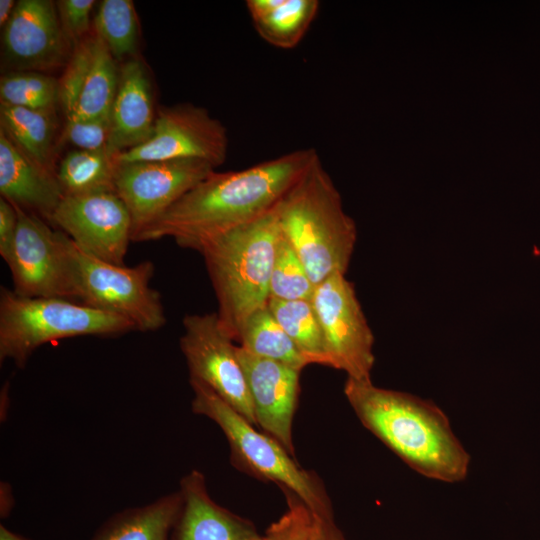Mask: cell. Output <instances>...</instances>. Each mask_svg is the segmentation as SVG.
<instances>
[{"mask_svg":"<svg viewBox=\"0 0 540 540\" xmlns=\"http://www.w3.org/2000/svg\"><path fill=\"white\" fill-rule=\"evenodd\" d=\"M50 221L88 254L124 265L132 222L116 192L65 195Z\"/></svg>","mask_w":540,"mask_h":540,"instance_id":"7c38bea8","label":"cell"},{"mask_svg":"<svg viewBox=\"0 0 540 540\" xmlns=\"http://www.w3.org/2000/svg\"><path fill=\"white\" fill-rule=\"evenodd\" d=\"M182 324L184 332L180 337V349L188 366L189 378L208 385L257 426L237 346L221 328L217 313L188 314Z\"/></svg>","mask_w":540,"mask_h":540,"instance_id":"30bf717a","label":"cell"},{"mask_svg":"<svg viewBox=\"0 0 540 540\" xmlns=\"http://www.w3.org/2000/svg\"><path fill=\"white\" fill-rule=\"evenodd\" d=\"M285 494L288 509L268 528L263 540H311L315 515L295 495Z\"/></svg>","mask_w":540,"mask_h":540,"instance_id":"f546056e","label":"cell"},{"mask_svg":"<svg viewBox=\"0 0 540 540\" xmlns=\"http://www.w3.org/2000/svg\"><path fill=\"white\" fill-rule=\"evenodd\" d=\"M225 126L203 108L190 103L161 107L152 137L142 145L118 153L117 162L199 159L215 168L227 158Z\"/></svg>","mask_w":540,"mask_h":540,"instance_id":"8fae6325","label":"cell"},{"mask_svg":"<svg viewBox=\"0 0 540 540\" xmlns=\"http://www.w3.org/2000/svg\"><path fill=\"white\" fill-rule=\"evenodd\" d=\"M110 117L66 121L63 140L78 150H101L108 148Z\"/></svg>","mask_w":540,"mask_h":540,"instance_id":"4dcf8cb0","label":"cell"},{"mask_svg":"<svg viewBox=\"0 0 540 540\" xmlns=\"http://www.w3.org/2000/svg\"><path fill=\"white\" fill-rule=\"evenodd\" d=\"M180 520L175 540H261L254 526L216 504L203 473L193 470L180 480Z\"/></svg>","mask_w":540,"mask_h":540,"instance_id":"ac0fdd59","label":"cell"},{"mask_svg":"<svg viewBox=\"0 0 540 540\" xmlns=\"http://www.w3.org/2000/svg\"><path fill=\"white\" fill-rule=\"evenodd\" d=\"M275 208V207H274ZM281 231L275 210L203 242V256L223 331L237 341L248 317L268 305L269 283Z\"/></svg>","mask_w":540,"mask_h":540,"instance_id":"277c9868","label":"cell"},{"mask_svg":"<svg viewBox=\"0 0 540 540\" xmlns=\"http://www.w3.org/2000/svg\"><path fill=\"white\" fill-rule=\"evenodd\" d=\"M178 492L164 495L113 519L94 540H166L181 508Z\"/></svg>","mask_w":540,"mask_h":540,"instance_id":"44dd1931","label":"cell"},{"mask_svg":"<svg viewBox=\"0 0 540 540\" xmlns=\"http://www.w3.org/2000/svg\"><path fill=\"white\" fill-rule=\"evenodd\" d=\"M257 426L292 456V426L299 395L301 370L255 356L237 346Z\"/></svg>","mask_w":540,"mask_h":540,"instance_id":"9a60e30c","label":"cell"},{"mask_svg":"<svg viewBox=\"0 0 540 540\" xmlns=\"http://www.w3.org/2000/svg\"><path fill=\"white\" fill-rule=\"evenodd\" d=\"M135 331L126 319L79 302L24 297L0 289V360L22 368L40 346L78 336H116Z\"/></svg>","mask_w":540,"mask_h":540,"instance_id":"8992f818","label":"cell"},{"mask_svg":"<svg viewBox=\"0 0 540 540\" xmlns=\"http://www.w3.org/2000/svg\"><path fill=\"white\" fill-rule=\"evenodd\" d=\"M15 2L13 0H1L0 1V25L1 27L5 26L9 18L12 15V12L15 7Z\"/></svg>","mask_w":540,"mask_h":540,"instance_id":"e575fe53","label":"cell"},{"mask_svg":"<svg viewBox=\"0 0 540 540\" xmlns=\"http://www.w3.org/2000/svg\"><path fill=\"white\" fill-rule=\"evenodd\" d=\"M192 410L214 421L230 445L232 463L260 480L295 495L316 517L333 518L330 500L317 477L301 468L275 439L259 432L205 383L189 378Z\"/></svg>","mask_w":540,"mask_h":540,"instance_id":"5b68a950","label":"cell"},{"mask_svg":"<svg viewBox=\"0 0 540 540\" xmlns=\"http://www.w3.org/2000/svg\"><path fill=\"white\" fill-rule=\"evenodd\" d=\"M104 41L95 33L92 60L72 116L66 121L110 117L119 70Z\"/></svg>","mask_w":540,"mask_h":540,"instance_id":"603a6c76","label":"cell"},{"mask_svg":"<svg viewBox=\"0 0 540 540\" xmlns=\"http://www.w3.org/2000/svg\"><path fill=\"white\" fill-rule=\"evenodd\" d=\"M95 1L61 0L56 6L63 31L70 42H80L90 27V15Z\"/></svg>","mask_w":540,"mask_h":540,"instance_id":"1f68e13d","label":"cell"},{"mask_svg":"<svg viewBox=\"0 0 540 540\" xmlns=\"http://www.w3.org/2000/svg\"><path fill=\"white\" fill-rule=\"evenodd\" d=\"M246 7L258 35L280 49H293L318 14V0H247Z\"/></svg>","mask_w":540,"mask_h":540,"instance_id":"d6986e66","label":"cell"},{"mask_svg":"<svg viewBox=\"0 0 540 540\" xmlns=\"http://www.w3.org/2000/svg\"><path fill=\"white\" fill-rule=\"evenodd\" d=\"M70 41L57 6L48 0H20L4 26L6 57L23 71L45 70L68 63Z\"/></svg>","mask_w":540,"mask_h":540,"instance_id":"5bb4252c","label":"cell"},{"mask_svg":"<svg viewBox=\"0 0 540 540\" xmlns=\"http://www.w3.org/2000/svg\"><path fill=\"white\" fill-rule=\"evenodd\" d=\"M155 119L149 77L141 61L132 59L119 70L108 149L118 154L144 144L153 135Z\"/></svg>","mask_w":540,"mask_h":540,"instance_id":"e0dca14e","label":"cell"},{"mask_svg":"<svg viewBox=\"0 0 540 540\" xmlns=\"http://www.w3.org/2000/svg\"><path fill=\"white\" fill-rule=\"evenodd\" d=\"M344 394L363 426L414 471L446 483L466 478L470 455L433 401L352 378Z\"/></svg>","mask_w":540,"mask_h":540,"instance_id":"7a4b0ae2","label":"cell"},{"mask_svg":"<svg viewBox=\"0 0 540 540\" xmlns=\"http://www.w3.org/2000/svg\"><path fill=\"white\" fill-rule=\"evenodd\" d=\"M315 287L299 256L281 233L271 271L270 299L311 300Z\"/></svg>","mask_w":540,"mask_h":540,"instance_id":"83f0119b","label":"cell"},{"mask_svg":"<svg viewBox=\"0 0 540 540\" xmlns=\"http://www.w3.org/2000/svg\"><path fill=\"white\" fill-rule=\"evenodd\" d=\"M1 103L35 110H54L59 81L36 71H17L0 80Z\"/></svg>","mask_w":540,"mask_h":540,"instance_id":"4316f807","label":"cell"},{"mask_svg":"<svg viewBox=\"0 0 540 540\" xmlns=\"http://www.w3.org/2000/svg\"><path fill=\"white\" fill-rule=\"evenodd\" d=\"M249 353L301 370L308 365L298 348L277 322L268 305L245 321L238 340Z\"/></svg>","mask_w":540,"mask_h":540,"instance_id":"cb8c5ba5","label":"cell"},{"mask_svg":"<svg viewBox=\"0 0 540 540\" xmlns=\"http://www.w3.org/2000/svg\"><path fill=\"white\" fill-rule=\"evenodd\" d=\"M0 123V129L29 158L53 172L51 154L56 130L53 110H35L1 103Z\"/></svg>","mask_w":540,"mask_h":540,"instance_id":"ffe728a7","label":"cell"},{"mask_svg":"<svg viewBox=\"0 0 540 540\" xmlns=\"http://www.w3.org/2000/svg\"><path fill=\"white\" fill-rule=\"evenodd\" d=\"M268 308L309 364L329 366L322 328L311 300L269 299Z\"/></svg>","mask_w":540,"mask_h":540,"instance_id":"d4e9b609","label":"cell"},{"mask_svg":"<svg viewBox=\"0 0 540 540\" xmlns=\"http://www.w3.org/2000/svg\"><path fill=\"white\" fill-rule=\"evenodd\" d=\"M318 155L298 149L243 170L212 172L146 229L137 241L173 238L196 250L206 240L274 209Z\"/></svg>","mask_w":540,"mask_h":540,"instance_id":"6da1fadb","label":"cell"},{"mask_svg":"<svg viewBox=\"0 0 540 540\" xmlns=\"http://www.w3.org/2000/svg\"><path fill=\"white\" fill-rule=\"evenodd\" d=\"M16 209L17 232L6 263L13 291L24 297L73 300L62 232L53 230L41 217Z\"/></svg>","mask_w":540,"mask_h":540,"instance_id":"4fadbf2b","label":"cell"},{"mask_svg":"<svg viewBox=\"0 0 540 540\" xmlns=\"http://www.w3.org/2000/svg\"><path fill=\"white\" fill-rule=\"evenodd\" d=\"M18 226L16 206L5 198H0V255L8 262Z\"/></svg>","mask_w":540,"mask_h":540,"instance_id":"d6a6232c","label":"cell"},{"mask_svg":"<svg viewBox=\"0 0 540 540\" xmlns=\"http://www.w3.org/2000/svg\"><path fill=\"white\" fill-rule=\"evenodd\" d=\"M311 301L322 328L329 367L344 371L347 378L371 380L374 335L354 285L345 274L334 273L316 285Z\"/></svg>","mask_w":540,"mask_h":540,"instance_id":"ba28073f","label":"cell"},{"mask_svg":"<svg viewBox=\"0 0 540 540\" xmlns=\"http://www.w3.org/2000/svg\"><path fill=\"white\" fill-rule=\"evenodd\" d=\"M62 241L74 301L120 316L138 331H156L166 324L161 296L150 286L151 261L117 265L83 251L63 232Z\"/></svg>","mask_w":540,"mask_h":540,"instance_id":"52a82bcc","label":"cell"},{"mask_svg":"<svg viewBox=\"0 0 540 540\" xmlns=\"http://www.w3.org/2000/svg\"><path fill=\"white\" fill-rule=\"evenodd\" d=\"M311 540H345L341 531L335 525L333 518L315 516L314 531Z\"/></svg>","mask_w":540,"mask_h":540,"instance_id":"836d02e7","label":"cell"},{"mask_svg":"<svg viewBox=\"0 0 540 540\" xmlns=\"http://www.w3.org/2000/svg\"><path fill=\"white\" fill-rule=\"evenodd\" d=\"M95 33L114 59L132 55L137 45V17L130 0H103L95 15Z\"/></svg>","mask_w":540,"mask_h":540,"instance_id":"484cf974","label":"cell"},{"mask_svg":"<svg viewBox=\"0 0 540 540\" xmlns=\"http://www.w3.org/2000/svg\"><path fill=\"white\" fill-rule=\"evenodd\" d=\"M0 192L19 208L49 221L64 196L56 173L29 158L1 129Z\"/></svg>","mask_w":540,"mask_h":540,"instance_id":"2e32d148","label":"cell"},{"mask_svg":"<svg viewBox=\"0 0 540 540\" xmlns=\"http://www.w3.org/2000/svg\"><path fill=\"white\" fill-rule=\"evenodd\" d=\"M261 540H263V536H262V539H261Z\"/></svg>","mask_w":540,"mask_h":540,"instance_id":"8d00e7d4","label":"cell"},{"mask_svg":"<svg viewBox=\"0 0 540 540\" xmlns=\"http://www.w3.org/2000/svg\"><path fill=\"white\" fill-rule=\"evenodd\" d=\"M280 231L316 286L345 274L357 241V227L317 155L274 208Z\"/></svg>","mask_w":540,"mask_h":540,"instance_id":"3957f363","label":"cell"},{"mask_svg":"<svg viewBox=\"0 0 540 540\" xmlns=\"http://www.w3.org/2000/svg\"><path fill=\"white\" fill-rule=\"evenodd\" d=\"M94 35L75 44L65 71L59 80V104L69 119L88 75L93 53Z\"/></svg>","mask_w":540,"mask_h":540,"instance_id":"f1b7e54d","label":"cell"},{"mask_svg":"<svg viewBox=\"0 0 540 540\" xmlns=\"http://www.w3.org/2000/svg\"><path fill=\"white\" fill-rule=\"evenodd\" d=\"M116 155L108 148L69 152L56 172L64 196L115 192Z\"/></svg>","mask_w":540,"mask_h":540,"instance_id":"7402d4cb","label":"cell"},{"mask_svg":"<svg viewBox=\"0 0 540 540\" xmlns=\"http://www.w3.org/2000/svg\"><path fill=\"white\" fill-rule=\"evenodd\" d=\"M0 540H24L23 538L19 537L18 535L12 533L4 526H1L0 528Z\"/></svg>","mask_w":540,"mask_h":540,"instance_id":"d590c367","label":"cell"},{"mask_svg":"<svg viewBox=\"0 0 540 540\" xmlns=\"http://www.w3.org/2000/svg\"><path fill=\"white\" fill-rule=\"evenodd\" d=\"M214 171L199 159L117 162L115 192L129 211L132 241Z\"/></svg>","mask_w":540,"mask_h":540,"instance_id":"9c48e42d","label":"cell"}]
</instances>
